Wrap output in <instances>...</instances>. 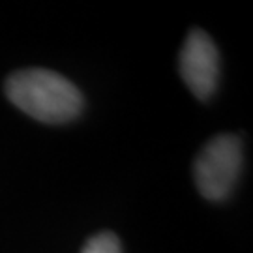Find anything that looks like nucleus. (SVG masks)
Here are the masks:
<instances>
[{
	"instance_id": "1",
	"label": "nucleus",
	"mask_w": 253,
	"mask_h": 253,
	"mask_svg": "<svg viewBox=\"0 0 253 253\" xmlns=\"http://www.w3.org/2000/svg\"><path fill=\"white\" fill-rule=\"evenodd\" d=\"M4 90L15 107L43 124H68L83 111L79 88L60 73L43 68L11 73Z\"/></svg>"
},
{
	"instance_id": "2",
	"label": "nucleus",
	"mask_w": 253,
	"mask_h": 253,
	"mask_svg": "<svg viewBox=\"0 0 253 253\" xmlns=\"http://www.w3.org/2000/svg\"><path fill=\"white\" fill-rule=\"evenodd\" d=\"M244 165L242 141L236 135L210 139L193 163V178L199 193L212 203L225 201L240 178Z\"/></svg>"
},
{
	"instance_id": "4",
	"label": "nucleus",
	"mask_w": 253,
	"mask_h": 253,
	"mask_svg": "<svg viewBox=\"0 0 253 253\" xmlns=\"http://www.w3.org/2000/svg\"><path fill=\"white\" fill-rule=\"evenodd\" d=\"M81 253H122V246L115 233L101 231L88 238Z\"/></svg>"
},
{
	"instance_id": "3",
	"label": "nucleus",
	"mask_w": 253,
	"mask_h": 253,
	"mask_svg": "<svg viewBox=\"0 0 253 253\" xmlns=\"http://www.w3.org/2000/svg\"><path fill=\"white\" fill-rule=\"evenodd\" d=\"M180 75L186 86L201 101H207L217 90L219 53L214 40L205 30L193 28L180 51Z\"/></svg>"
}]
</instances>
